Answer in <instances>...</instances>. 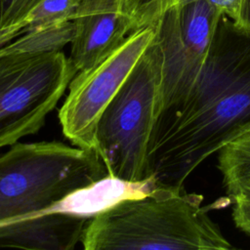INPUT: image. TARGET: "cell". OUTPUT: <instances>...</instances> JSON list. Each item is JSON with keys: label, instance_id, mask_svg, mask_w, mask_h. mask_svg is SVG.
I'll list each match as a JSON object with an SVG mask.
<instances>
[{"label": "cell", "instance_id": "cell-14", "mask_svg": "<svg viewBox=\"0 0 250 250\" xmlns=\"http://www.w3.org/2000/svg\"><path fill=\"white\" fill-rule=\"evenodd\" d=\"M228 195L233 200L231 217L235 227L250 236V181L238 185Z\"/></svg>", "mask_w": 250, "mask_h": 250}, {"label": "cell", "instance_id": "cell-16", "mask_svg": "<svg viewBox=\"0 0 250 250\" xmlns=\"http://www.w3.org/2000/svg\"><path fill=\"white\" fill-rule=\"evenodd\" d=\"M232 25L238 31L250 35V0H241L238 18Z\"/></svg>", "mask_w": 250, "mask_h": 250}, {"label": "cell", "instance_id": "cell-5", "mask_svg": "<svg viewBox=\"0 0 250 250\" xmlns=\"http://www.w3.org/2000/svg\"><path fill=\"white\" fill-rule=\"evenodd\" d=\"M77 73L62 51L0 47V148L36 134Z\"/></svg>", "mask_w": 250, "mask_h": 250}, {"label": "cell", "instance_id": "cell-11", "mask_svg": "<svg viewBox=\"0 0 250 250\" xmlns=\"http://www.w3.org/2000/svg\"><path fill=\"white\" fill-rule=\"evenodd\" d=\"M79 0H42L16 25L8 36L7 43L27 32L44 29L71 21Z\"/></svg>", "mask_w": 250, "mask_h": 250}, {"label": "cell", "instance_id": "cell-10", "mask_svg": "<svg viewBox=\"0 0 250 250\" xmlns=\"http://www.w3.org/2000/svg\"><path fill=\"white\" fill-rule=\"evenodd\" d=\"M218 169L229 194L238 185L250 181V127L218 151Z\"/></svg>", "mask_w": 250, "mask_h": 250}, {"label": "cell", "instance_id": "cell-3", "mask_svg": "<svg viewBox=\"0 0 250 250\" xmlns=\"http://www.w3.org/2000/svg\"><path fill=\"white\" fill-rule=\"evenodd\" d=\"M107 175L94 149L18 142L0 156V225L50 213L69 193Z\"/></svg>", "mask_w": 250, "mask_h": 250}, {"label": "cell", "instance_id": "cell-17", "mask_svg": "<svg viewBox=\"0 0 250 250\" xmlns=\"http://www.w3.org/2000/svg\"><path fill=\"white\" fill-rule=\"evenodd\" d=\"M120 1H121V3H122V5H123V6H124V4H125V2H126V1H127V0H120Z\"/></svg>", "mask_w": 250, "mask_h": 250}, {"label": "cell", "instance_id": "cell-1", "mask_svg": "<svg viewBox=\"0 0 250 250\" xmlns=\"http://www.w3.org/2000/svg\"><path fill=\"white\" fill-rule=\"evenodd\" d=\"M250 127V35L221 19L189 90L156 117L146 181L181 188L204 160Z\"/></svg>", "mask_w": 250, "mask_h": 250}, {"label": "cell", "instance_id": "cell-4", "mask_svg": "<svg viewBox=\"0 0 250 250\" xmlns=\"http://www.w3.org/2000/svg\"><path fill=\"white\" fill-rule=\"evenodd\" d=\"M162 54L155 35L128 77L104 109L94 149L109 176L146 181V154L159 113Z\"/></svg>", "mask_w": 250, "mask_h": 250}, {"label": "cell", "instance_id": "cell-15", "mask_svg": "<svg viewBox=\"0 0 250 250\" xmlns=\"http://www.w3.org/2000/svg\"><path fill=\"white\" fill-rule=\"evenodd\" d=\"M194 1H205L209 3L210 5L217 8L224 17L228 18L232 22L237 20L241 5V0H178L177 3L185 4Z\"/></svg>", "mask_w": 250, "mask_h": 250}, {"label": "cell", "instance_id": "cell-13", "mask_svg": "<svg viewBox=\"0 0 250 250\" xmlns=\"http://www.w3.org/2000/svg\"><path fill=\"white\" fill-rule=\"evenodd\" d=\"M42 0H0V47L7 44L13 28Z\"/></svg>", "mask_w": 250, "mask_h": 250}, {"label": "cell", "instance_id": "cell-6", "mask_svg": "<svg viewBox=\"0 0 250 250\" xmlns=\"http://www.w3.org/2000/svg\"><path fill=\"white\" fill-rule=\"evenodd\" d=\"M155 32L156 22L133 31L107 57L90 69L77 72L71 79L67 96L59 111V120L64 137L73 146L94 149L95 132L101 114L150 44Z\"/></svg>", "mask_w": 250, "mask_h": 250}, {"label": "cell", "instance_id": "cell-9", "mask_svg": "<svg viewBox=\"0 0 250 250\" xmlns=\"http://www.w3.org/2000/svg\"><path fill=\"white\" fill-rule=\"evenodd\" d=\"M89 217L54 212L0 225V248L71 250L81 241Z\"/></svg>", "mask_w": 250, "mask_h": 250}, {"label": "cell", "instance_id": "cell-12", "mask_svg": "<svg viewBox=\"0 0 250 250\" xmlns=\"http://www.w3.org/2000/svg\"><path fill=\"white\" fill-rule=\"evenodd\" d=\"M178 0H127L123 6L135 30L155 23Z\"/></svg>", "mask_w": 250, "mask_h": 250}, {"label": "cell", "instance_id": "cell-7", "mask_svg": "<svg viewBox=\"0 0 250 250\" xmlns=\"http://www.w3.org/2000/svg\"><path fill=\"white\" fill-rule=\"evenodd\" d=\"M223 17L209 3L194 1L175 4L156 21L155 39L162 54L159 112L191 87Z\"/></svg>", "mask_w": 250, "mask_h": 250}, {"label": "cell", "instance_id": "cell-2", "mask_svg": "<svg viewBox=\"0 0 250 250\" xmlns=\"http://www.w3.org/2000/svg\"><path fill=\"white\" fill-rule=\"evenodd\" d=\"M202 200L184 187H154L89 217L80 242L85 250L232 249Z\"/></svg>", "mask_w": 250, "mask_h": 250}, {"label": "cell", "instance_id": "cell-8", "mask_svg": "<svg viewBox=\"0 0 250 250\" xmlns=\"http://www.w3.org/2000/svg\"><path fill=\"white\" fill-rule=\"evenodd\" d=\"M71 21L68 60L77 72L95 66L135 31L120 0H79Z\"/></svg>", "mask_w": 250, "mask_h": 250}]
</instances>
